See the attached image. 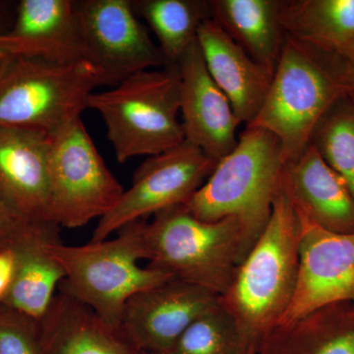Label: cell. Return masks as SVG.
Wrapping results in <instances>:
<instances>
[{
  "label": "cell",
  "instance_id": "obj_1",
  "mask_svg": "<svg viewBox=\"0 0 354 354\" xmlns=\"http://www.w3.org/2000/svg\"><path fill=\"white\" fill-rule=\"evenodd\" d=\"M300 232L297 211L279 184L267 227L218 297L248 348L257 349L290 307L297 288Z\"/></svg>",
  "mask_w": 354,
  "mask_h": 354
},
{
  "label": "cell",
  "instance_id": "obj_2",
  "mask_svg": "<svg viewBox=\"0 0 354 354\" xmlns=\"http://www.w3.org/2000/svg\"><path fill=\"white\" fill-rule=\"evenodd\" d=\"M283 165L279 139L263 128L245 127L234 151L216 162L184 206L208 223L239 221L243 261L271 218Z\"/></svg>",
  "mask_w": 354,
  "mask_h": 354
},
{
  "label": "cell",
  "instance_id": "obj_3",
  "mask_svg": "<svg viewBox=\"0 0 354 354\" xmlns=\"http://www.w3.org/2000/svg\"><path fill=\"white\" fill-rule=\"evenodd\" d=\"M348 75L344 60L286 35L264 104L246 127L271 132L285 164L295 160L330 106L348 95Z\"/></svg>",
  "mask_w": 354,
  "mask_h": 354
},
{
  "label": "cell",
  "instance_id": "obj_4",
  "mask_svg": "<svg viewBox=\"0 0 354 354\" xmlns=\"http://www.w3.org/2000/svg\"><path fill=\"white\" fill-rule=\"evenodd\" d=\"M145 223H129L111 241L81 246L60 241L46 244V251L65 274L59 292L88 307L104 322L120 328L123 309L133 295L174 279L160 270L139 265L146 260Z\"/></svg>",
  "mask_w": 354,
  "mask_h": 354
},
{
  "label": "cell",
  "instance_id": "obj_5",
  "mask_svg": "<svg viewBox=\"0 0 354 354\" xmlns=\"http://www.w3.org/2000/svg\"><path fill=\"white\" fill-rule=\"evenodd\" d=\"M88 109L101 114L118 162L160 155L185 141L177 66L146 70L106 92L93 93Z\"/></svg>",
  "mask_w": 354,
  "mask_h": 354
},
{
  "label": "cell",
  "instance_id": "obj_6",
  "mask_svg": "<svg viewBox=\"0 0 354 354\" xmlns=\"http://www.w3.org/2000/svg\"><path fill=\"white\" fill-rule=\"evenodd\" d=\"M153 216L143 230L149 267L218 297L223 295L242 261L239 221H201L184 205Z\"/></svg>",
  "mask_w": 354,
  "mask_h": 354
},
{
  "label": "cell",
  "instance_id": "obj_7",
  "mask_svg": "<svg viewBox=\"0 0 354 354\" xmlns=\"http://www.w3.org/2000/svg\"><path fill=\"white\" fill-rule=\"evenodd\" d=\"M102 86L92 64H57L12 57L0 75V127L53 135L81 118Z\"/></svg>",
  "mask_w": 354,
  "mask_h": 354
},
{
  "label": "cell",
  "instance_id": "obj_8",
  "mask_svg": "<svg viewBox=\"0 0 354 354\" xmlns=\"http://www.w3.org/2000/svg\"><path fill=\"white\" fill-rule=\"evenodd\" d=\"M124 189L79 118L51 136L50 216L59 227L78 228L102 218Z\"/></svg>",
  "mask_w": 354,
  "mask_h": 354
},
{
  "label": "cell",
  "instance_id": "obj_9",
  "mask_svg": "<svg viewBox=\"0 0 354 354\" xmlns=\"http://www.w3.org/2000/svg\"><path fill=\"white\" fill-rule=\"evenodd\" d=\"M216 162L187 141L149 158L135 171L129 189L97 221L91 241H106L129 223L185 205L211 176Z\"/></svg>",
  "mask_w": 354,
  "mask_h": 354
},
{
  "label": "cell",
  "instance_id": "obj_10",
  "mask_svg": "<svg viewBox=\"0 0 354 354\" xmlns=\"http://www.w3.org/2000/svg\"><path fill=\"white\" fill-rule=\"evenodd\" d=\"M76 10L88 62L102 86L114 87L139 72L165 67L158 46L130 0H83L76 1Z\"/></svg>",
  "mask_w": 354,
  "mask_h": 354
},
{
  "label": "cell",
  "instance_id": "obj_11",
  "mask_svg": "<svg viewBox=\"0 0 354 354\" xmlns=\"http://www.w3.org/2000/svg\"><path fill=\"white\" fill-rule=\"evenodd\" d=\"M298 218L301 232L297 288L279 324L329 305L354 302V234L329 232Z\"/></svg>",
  "mask_w": 354,
  "mask_h": 354
},
{
  "label": "cell",
  "instance_id": "obj_12",
  "mask_svg": "<svg viewBox=\"0 0 354 354\" xmlns=\"http://www.w3.org/2000/svg\"><path fill=\"white\" fill-rule=\"evenodd\" d=\"M218 304V295L171 279L133 295L120 330L140 353L167 354L184 330Z\"/></svg>",
  "mask_w": 354,
  "mask_h": 354
},
{
  "label": "cell",
  "instance_id": "obj_13",
  "mask_svg": "<svg viewBox=\"0 0 354 354\" xmlns=\"http://www.w3.org/2000/svg\"><path fill=\"white\" fill-rule=\"evenodd\" d=\"M177 68L185 141L218 162L236 147L241 121L227 95L209 75L197 39Z\"/></svg>",
  "mask_w": 354,
  "mask_h": 354
},
{
  "label": "cell",
  "instance_id": "obj_14",
  "mask_svg": "<svg viewBox=\"0 0 354 354\" xmlns=\"http://www.w3.org/2000/svg\"><path fill=\"white\" fill-rule=\"evenodd\" d=\"M0 50L51 64L88 62L76 1L21 0L13 27L0 32Z\"/></svg>",
  "mask_w": 354,
  "mask_h": 354
},
{
  "label": "cell",
  "instance_id": "obj_15",
  "mask_svg": "<svg viewBox=\"0 0 354 354\" xmlns=\"http://www.w3.org/2000/svg\"><path fill=\"white\" fill-rule=\"evenodd\" d=\"M50 145L46 133L0 127V193L25 218L36 223H53Z\"/></svg>",
  "mask_w": 354,
  "mask_h": 354
},
{
  "label": "cell",
  "instance_id": "obj_16",
  "mask_svg": "<svg viewBox=\"0 0 354 354\" xmlns=\"http://www.w3.org/2000/svg\"><path fill=\"white\" fill-rule=\"evenodd\" d=\"M281 185L302 218L329 232L354 234L353 193L313 147L283 165Z\"/></svg>",
  "mask_w": 354,
  "mask_h": 354
},
{
  "label": "cell",
  "instance_id": "obj_17",
  "mask_svg": "<svg viewBox=\"0 0 354 354\" xmlns=\"http://www.w3.org/2000/svg\"><path fill=\"white\" fill-rule=\"evenodd\" d=\"M197 41L209 75L230 100L241 123L255 120L274 72L258 64L213 19L198 30Z\"/></svg>",
  "mask_w": 354,
  "mask_h": 354
},
{
  "label": "cell",
  "instance_id": "obj_18",
  "mask_svg": "<svg viewBox=\"0 0 354 354\" xmlns=\"http://www.w3.org/2000/svg\"><path fill=\"white\" fill-rule=\"evenodd\" d=\"M59 227L38 223L12 247L15 266L1 305L32 320H41L64 281L62 266L46 251V244L59 241Z\"/></svg>",
  "mask_w": 354,
  "mask_h": 354
},
{
  "label": "cell",
  "instance_id": "obj_19",
  "mask_svg": "<svg viewBox=\"0 0 354 354\" xmlns=\"http://www.w3.org/2000/svg\"><path fill=\"white\" fill-rule=\"evenodd\" d=\"M38 328L41 354H140L120 328L60 292Z\"/></svg>",
  "mask_w": 354,
  "mask_h": 354
},
{
  "label": "cell",
  "instance_id": "obj_20",
  "mask_svg": "<svg viewBox=\"0 0 354 354\" xmlns=\"http://www.w3.org/2000/svg\"><path fill=\"white\" fill-rule=\"evenodd\" d=\"M258 354H354V302L323 307L279 324L261 339Z\"/></svg>",
  "mask_w": 354,
  "mask_h": 354
},
{
  "label": "cell",
  "instance_id": "obj_21",
  "mask_svg": "<svg viewBox=\"0 0 354 354\" xmlns=\"http://www.w3.org/2000/svg\"><path fill=\"white\" fill-rule=\"evenodd\" d=\"M281 0H213L212 19L258 64L274 72L286 38Z\"/></svg>",
  "mask_w": 354,
  "mask_h": 354
},
{
  "label": "cell",
  "instance_id": "obj_22",
  "mask_svg": "<svg viewBox=\"0 0 354 354\" xmlns=\"http://www.w3.org/2000/svg\"><path fill=\"white\" fill-rule=\"evenodd\" d=\"M281 22L291 38L354 65V0L283 1Z\"/></svg>",
  "mask_w": 354,
  "mask_h": 354
},
{
  "label": "cell",
  "instance_id": "obj_23",
  "mask_svg": "<svg viewBox=\"0 0 354 354\" xmlns=\"http://www.w3.org/2000/svg\"><path fill=\"white\" fill-rule=\"evenodd\" d=\"M133 8L158 41L165 67H176L197 39L198 30L211 19V1L204 0H135Z\"/></svg>",
  "mask_w": 354,
  "mask_h": 354
},
{
  "label": "cell",
  "instance_id": "obj_24",
  "mask_svg": "<svg viewBox=\"0 0 354 354\" xmlns=\"http://www.w3.org/2000/svg\"><path fill=\"white\" fill-rule=\"evenodd\" d=\"M309 145L346 181L354 196V102L348 95L335 102L319 121Z\"/></svg>",
  "mask_w": 354,
  "mask_h": 354
},
{
  "label": "cell",
  "instance_id": "obj_25",
  "mask_svg": "<svg viewBox=\"0 0 354 354\" xmlns=\"http://www.w3.org/2000/svg\"><path fill=\"white\" fill-rule=\"evenodd\" d=\"M247 349L234 318L218 304L191 324L167 354H243Z\"/></svg>",
  "mask_w": 354,
  "mask_h": 354
},
{
  "label": "cell",
  "instance_id": "obj_26",
  "mask_svg": "<svg viewBox=\"0 0 354 354\" xmlns=\"http://www.w3.org/2000/svg\"><path fill=\"white\" fill-rule=\"evenodd\" d=\"M0 354H41L38 322L1 304Z\"/></svg>",
  "mask_w": 354,
  "mask_h": 354
},
{
  "label": "cell",
  "instance_id": "obj_27",
  "mask_svg": "<svg viewBox=\"0 0 354 354\" xmlns=\"http://www.w3.org/2000/svg\"><path fill=\"white\" fill-rule=\"evenodd\" d=\"M35 223L21 215L0 193V251L12 248Z\"/></svg>",
  "mask_w": 354,
  "mask_h": 354
},
{
  "label": "cell",
  "instance_id": "obj_28",
  "mask_svg": "<svg viewBox=\"0 0 354 354\" xmlns=\"http://www.w3.org/2000/svg\"><path fill=\"white\" fill-rule=\"evenodd\" d=\"M348 97L354 102V65H348Z\"/></svg>",
  "mask_w": 354,
  "mask_h": 354
},
{
  "label": "cell",
  "instance_id": "obj_29",
  "mask_svg": "<svg viewBox=\"0 0 354 354\" xmlns=\"http://www.w3.org/2000/svg\"><path fill=\"white\" fill-rule=\"evenodd\" d=\"M11 57H12L11 55H7L6 53L0 50V75H1L2 71L6 68Z\"/></svg>",
  "mask_w": 354,
  "mask_h": 354
},
{
  "label": "cell",
  "instance_id": "obj_30",
  "mask_svg": "<svg viewBox=\"0 0 354 354\" xmlns=\"http://www.w3.org/2000/svg\"><path fill=\"white\" fill-rule=\"evenodd\" d=\"M7 7H8L7 2L0 1V22L3 19L4 16L6 15Z\"/></svg>",
  "mask_w": 354,
  "mask_h": 354
},
{
  "label": "cell",
  "instance_id": "obj_31",
  "mask_svg": "<svg viewBox=\"0 0 354 354\" xmlns=\"http://www.w3.org/2000/svg\"><path fill=\"white\" fill-rule=\"evenodd\" d=\"M243 354H258L257 349H255V348L247 349L245 353H244Z\"/></svg>",
  "mask_w": 354,
  "mask_h": 354
},
{
  "label": "cell",
  "instance_id": "obj_32",
  "mask_svg": "<svg viewBox=\"0 0 354 354\" xmlns=\"http://www.w3.org/2000/svg\"><path fill=\"white\" fill-rule=\"evenodd\" d=\"M140 354H152V353H141Z\"/></svg>",
  "mask_w": 354,
  "mask_h": 354
}]
</instances>
